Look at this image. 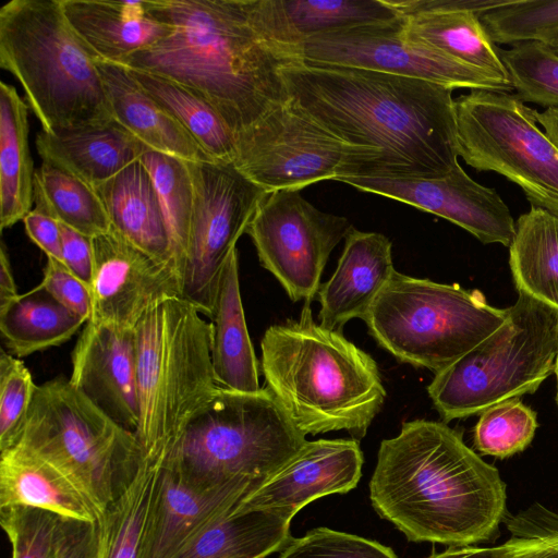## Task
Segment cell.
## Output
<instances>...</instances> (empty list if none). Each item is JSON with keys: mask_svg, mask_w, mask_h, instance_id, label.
Listing matches in <instances>:
<instances>
[{"mask_svg": "<svg viewBox=\"0 0 558 558\" xmlns=\"http://www.w3.org/2000/svg\"><path fill=\"white\" fill-rule=\"evenodd\" d=\"M288 101L343 142L377 150L383 175L439 178L457 163L453 89L365 69L281 70Z\"/></svg>", "mask_w": 558, "mask_h": 558, "instance_id": "obj_1", "label": "cell"}, {"mask_svg": "<svg viewBox=\"0 0 558 558\" xmlns=\"http://www.w3.org/2000/svg\"><path fill=\"white\" fill-rule=\"evenodd\" d=\"M369 498L409 541L460 547L496 534L507 494L498 470L460 433L445 422L417 418L380 442Z\"/></svg>", "mask_w": 558, "mask_h": 558, "instance_id": "obj_2", "label": "cell"}, {"mask_svg": "<svg viewBox=\"0 0 558 558\" xmlns=\"http://www.w3.org/2000/svg\"><path fill=\"white\" fill-rule=\"evenodd\" d=\"M172 33L122 62L205 98L235 135L288 101L283 66L295 63L256 27L248 0H146Z\"/></svg>", "mask_w": 558, "mask_h": 558, "instance_id": "obj_3", "label": "cell"}, {"mask_svg": "<svg viewBox=\"0 0 558 558\" xmlns=\"http://www.w3.org/2000/svg\"><path fill=\"white\" fill-rule=\"evenodd\" d=\"M267 387L293 426L306 435L345 430L363 438L386 398L375 360L313 318L270 326L260 341Z\"/></svg>", "mask_w": 558, "mask_h": 558, "instance_id": "obj_4", "label": "cell"}, {"mask_svg": "<svg viewBox=\"0 0 558 558\" xmlns=\"http://www.w3.org/2000/svg\"><path fill=\"white\" fill-rule=\"evenodd\" d=\"M97 59L70 26L61 0H11L0 9V66L21 84L41 130L114 121Z\"/></svg>", "mask_w": 558, "mask_h": 558, "instance_id": "obj_5", "label": "cell"}, {"mask_svg": "<svg viewBox=\"0 0 558 558\" xmlns=\"http://www.w3.org/2000/svg\"><path fill=\"white\" fill-rule=\"evenodd\" d=\"M181 296L150 307L134 328L143 459L165 462L192 416L218 385L211 365V327Z\"/></svg>", "mask_w": 558, "mask_h": 558, "instance_id": "obj_6", "label": "cell"}, {"mask_svg": "<svg viewBox=\"0 0 558 558\" xmlns=\"http://www.w3.org/2000/svg\"><path fill=\"white\" fill-rule=\"evenodd\" d=\"M305 442L268 388L218 387L192 416L165 465L198 484H235L253 493Z\"/></svg>", "mask_w": 558, "mask_h": 558, "instance_id": "obj_7", "label": "cell"}, {"mask_svg": "<svg viewBox=\"0 0 558 558\" xmlns=\"http://www.w3.org/2000/svg\"><path fill=\"white\" fill-rule=\"evenodd\" d=\"M507 320L484 341L436 373L427 387L445 423L481 414L534 393L555 369L558 310L518 292Z\"/></svg>", "mask_w": 558, "mask_h": 558, "instance_id": "obj_8", "label": "cell"}, {"mask_svg": "<svg viewBox=\"0 0 558 558\" xmlns=\"http://www.w3.org/2000/svg\"><path fill=\"white\" fill-rule=\"evenodd\" d=\"M363 320L377 343L402 363L435 374L507 320L484 294L395 271Z\"/></svg>", "mask_w": 558, "mask_h": 558, "instance_id": "obj_9", "label": "cell"}, {"mask_svg": "<svg viewBox=\"0 0 558 558\" xmlns=\"http://www.w3.org/2000/svg\"><path fill=\"white\" fill-rule=\"evenodd\" d=\"M16 444L76 482L99 519L142 459L135 434L116 423L65 378L37 386Z\"/></svg>", "mask_w": 558, "mask_h": 558, "instance_id": "obj_10", "label": "cell"}, {"mask_svg": "<svg viewBox=\"0 0 558 558\" xmlns=\"http://www.w3.org/2000/svg\"><path fill=\"white\" fill-rule=\"evenodd\" d=\"M514 94L475 89L454 99L459 156L521 187L532 207L558 216V150Z\"/></svg>", "mask_w": 558, "mask_h": 558, "instance_id": "obj_11", "label": "cell"}, {"mask_svg": "<svg viewBox=\"0 0 558 558\" xmlns=\"http://www.w3.org/2000/svg\"><path fill=\"white\" fill-rule=\"evenodd\" d=\"M233 165L266 193L323 181L381 177V155L348 144L289 101L234 135Z\"/></svg>", "mask_w": 558, "mask_h": 558, "instance_id": "obj_12", "label": "cell"}, {"mask_svg": "<svg viewBox=\"0 0 558 558\" xmlns=\"http://www.w3.org/2000/svg\"><path fill=\"white\" fill-rule=\"evenodd\" d=\"M186 162L194 186V215L181 298L209 318L222 268L267 193L233 162Z\"/></svg>", "mask_w": 558, "mask_h": 558, "instance_id": "obj_13", "label": "cell"}, {"mask_svg": "<svg viewBox=\"0 0 558 558\" xmlns=\"http://www.w3.org/2000/svg\"><path fill=\"white\" fill-rule=\"evenodd\" d=\"M352 229L345 217L319 210L300 191L280 190L264 196L245 233L289 298L311 303L330 253Z\"/></svg>", "mask_w": 558, "mask_h": 558, "instance_id": "obj_14", "label": "cell"}, {"mask_svg": "<svg viewBox=\"0 0 558 558\" xmlns=\"http://www.w3.org/2000/svg\"><path fill=\"white\" fill-rule=\"evenodd\" d=\"M292 57L310 65L365 69L420 78L452 89L513 90L509 81L410 43L403 33V16L391 23L308 38L294 47Z\"/></svg>", "mask_w": 558, "mask_h": 558, "instance_id": "obj_15", "label": "cell"}, {"mask_svg": "<svg viewBox=\"0 0 558 558\" xmlns=\"http://www.w3.org/2000/svg\"><path fill=\"white\" fill-rule=\"evenodd\" d=\"M338 181L447 219L484 244L509 247L514 238L515 221L500 195L470 178L459 162L439 178L350 177Z\"/></svg>", "mask_w": 558, "mask_h": 558, "instance_id": "obj_16", "label": "cell"}, {"mask_svg": "<svg viewBox=\"0 0 558 558\" xmlns=\"http://www.w3.org/2000/svg\"><path fill=\"white\" fill-rule=\"evenodd\" d=\"M93 247L89 320L134 329L150 307L181 296V281L172 266L140 250L114 228L94 236Z\"/></svg>", "mask_w": 558, "mask_h": 558, "instance_id": "obj_17", "label": "cell"}, {"mask_svg": "<svg viewBox=\"0 0 558 558\" xmlns=\"http://www.w3.org/2000/svg\"><path fill=\"white\" fill-rule=\"evenodd\" d=\"M71 360L70 383L116 423L135 433L140 405L134 329L88 320Z\"/></svg>", "mask_w": 558, "mask_h": 558, "instance_id": "obj_18", "label": "cell"}, {"mask_svg": "<svg viewBox=\"0 0 558 558\" xmlns=\"http://www.w3.org/2000/svg\"><path fill=\"white\" fill-rule=\"evenodd\" d=\"M363 461L357 439L306 440L282 468L235 510L278 509L294 517L317 498L344 494L354 488L362 475Z\"/></svg>", "mask_w": 558, "mask_h": 558, "instance_id": "obj_19", "label": "cell"}, {"mask_svg": "<svg viewBox=\"0 0 558 558\" xmlns=\"http://www.w3.org/2000/svg\"><path fill=\"white\" fill-rule=\"evenodd\" d=\"M251 494L248 488L235 484H198L163 464L141 558H172Z\"/></svg>", "mask_w": 558, "mask_h": 558, "instance_id": "obj_20", "label": "cell"}, {"mask_svg": "<svg viewBox=\"0 0 558 558\" xmlns=\"http://www.w3.org/2000/svg\"><path fill=\"white\" fill-rule=\"evenodd\" d=\"M390 240L378 232L352 229L332 276L318 289L319 324L341 330L363 319L396 271Z\"/></svg>", "mask_w": 558, "mask_h": 558, "instance_id": "obj_21", "label": "cell"}, {"mask_svg": "<svg viewBox=\"0 0 558 558\" xmlns=\"http://www.w3.org/2000/svg\"><path fill=\"white\" fill-rule=\"evenodd\" d=\"M248 3L257 29L294 62L292 50L303 40L363 25L391 23L402 16L388 0H248Z\"/></svg>", "mask_w": 558, "mask_h": 558, "instance_id": "obj_22", "label": "cell"}, {"mask_svg": "<svg viewBox=\"0 0 558 558\" xmlns=\"http://www.w3.org/2000/svg\"><path fill=\"white\" fill-rule=\"evenodd\" d=\"M61 5L72 29L101 62L120 63L173 31L149 13L146 0H61Z\"/></svg>", "mask_w": 558, "mask_h": 558, "instance_id": "obj_23", "label": "cell"}, {"mask_svg": "<svg viewBox=\"0 0 558 558\" xmlns=\"http://www.w3.org/2000/svg\"><path fill=\"white\" fill-rule=\"evenodd\" d=\"M31 507L61 518L96 523L99 513L59 468L22 445L1 451L0 509Z\"/></svg>", "mask_w": 558, "mask_h": 558, "instance_id": "obj_24", "label": "cell"}, {"mask_svg": "<svg viewBox=\"0 0 558 558\" xmlns=\"http://www.w3.org/2000/svg\"><path fill=\"white\" fill-rule=\"evenodd\" d=\"M113 118L147 148L186 161L213 159L182 126L120 64L97 61Z\"/></svg>", "mask_w": 558, "mask_h": 558, "instance_id": "obj_25", "label": "cell"}, {"mask_svg": "<svg viewBox=\"0 0 558 558\" xmlns=\"http://www.w3.org/2000/svg\"><path fill=\"white\" fill-rule=\"evenodd\" d=\"M209 319L211 365L218 387L239 392L259 391L258 363L240 292L236 247L222 268Z\"/></svg>", "mask_w": 558, "mask_h": 558, "instance_id": "obj_26", "label": "cell"}, {"mask_svg": "<svg viewBox=\"0 0 558 558\" xmlns=\"http://www.w3.org/2000/svg\"><path fill=\"white\" fill-rule=\"evenodd\" d=\"M94 190L112 228L140 250L172 266L159 196L150 173L140 159Z\"/></svg>", "mask_w": 558, "mask_h": 558, "instance_id": "obj_27", "label": "cell"}, {"mask_svg": "<svg viewBox=\"0 0 558 558\" xmlns=\"http://www.w3.org/2000/svg\"><path fill=\"white\" fill-rule=\"evenodd\" d=\"M35 144L41 160L60 165L93 189L149 149L116 120L102 126L58 134L41 130Z\"/></svg>", "mask_w": 558, "mask_h": 558, "instance_id": "obj_28", "label": "cell"}, {"mask_svg": "<svg viewBox=\"0 0 558 558\" xmlns=\"http://www.w3.org/2000/svg\"><path fill=\"white\" fill-rule=\"evenodd\" d=\"M292 519L278 509L234 510L201 531L172 558H266L292 539Z\"/></svg>", "mask_w": 558, "mask_h": 558, "instance_id": "obj_29", "label": "cell"}, {"mask_svg": "<svg viewBox=\"0 0 558 558\" xmlns=\"http://www.w3.org/2000/svg\"><path fill=\"white\" fill-rule=\"evenodd\" d=\"M28 106L14 86L0 83V229L33 209L35 172L28 144Z\"/></svg>", "mask_w": 558, "mask_h": 558, "instance_id": "obj_30", "label": "cell"}, {"mask_svg": "<svg viewBox=\"0 0 558 558\" xmlns=\"http://www.w3.org/2000/svg\"><path fill=\"white\" fill-rule=\"evenodd\" d=\"M403 33L414 45L509 81L499 47L474 12L428 11L405 15Z\"/></svg>", "mask_w": 558, "mask_h": 558, "instance_id": "obj_31", "label": "cell"}, {"mask_svg": "<svg viewBox=\"0 0 558 558\" xmlns=\"http://www.w3.org/2000/svg\"><path fill=\"white\" fill-rule=\"evenodd\" d=\"M165 462L140 464L97 522L96 558H141Z\"/></svg>", "mask_w": 558, "mask_h": 558, "instance_id": "obj_32", "label": "cell"}, {"mask_svg": "<svg viewBox=\"0 0 558 558\" xmlns=\"http://www.w3.org/2000/svg\"><path fill=\"white\" fill-rule=\"evenodd\" d=\"M509 265L518 292L558 310V216L532 206L520 215Z\"/></svg>", "mask_w": 558, "mask_h": 558, "instance_id": "obj_33", "label": "cell"}, {"mask_svg": "<svg viewBox=\"0 0 558 558\" xmlns=\"http://www.w3.org/2000/svg\"><path fill=\"white\" fill-rule=\"evenodd\" d=\"M86 322L38 286L0 307V332L8 352L16 357L58 347Z\"/></svg>", "mask_w": 558, "mask_h": 558, "instance_id": "obj_34", "label": "cell"}, {"mask_svg": "<svg viewBox=\"0 0 558 558\" xmlns=\"http://www.w3.org/2000/svg\"><path fill=\"white\" fill-rule=\"evenodd\" d=\"M126 69L143 89L168 110L213 159L233 162L234 134L205 98L168 77Z\"/></svg>", "mask_w": 558, "mask_h": 558, "instance_id": "obj_35", "label": "cell"}, {"mask_svg": "<svg viewBox=\"0 0 558 558\" xmlns=\"http://www.w3.org/2000/svg\"><path fill=\"white\" fill-rule=\"evenodd\" d=\"M35 206L59 222L94 238L111 228L107 211L95 190L60 165L41 160L35 172Z\"/></svg>", "mask_w": 558, "mask_h": 558, "instance_id": "obj_36", "label": "cell"}, {"mask_svg": "<svg viewBox=\"0 0 558 558\" xmlns=\"http://www.w3.org/2000/svg\"><path fill=\"white\" fill-rule=\"evenodd\" d=\"M140 160L156 186L168 230L171 263L181 281L194 215V186L187 162L150 149Z\"/></svg>", "mask_w": 558, "mask_h": 558, "instance_id": "obj_37", "label": "cell"}, {"mask_svg": "<svg viewBox=\"0 0 558 558\" xmlns=\"http://www.w3.org/2000/svg\"><path fill=\"white\" fill-rule=\"evenodd\" d=\"M478 17L495 45L558 38V0H507Z\"/></svg>", "mask_w": 558, "mask_h": 558, "instance_id": "obj_38", "label": "cell"}, {"mask_svg": "<svg viewBox=\"0 0 558 558\" xmlns=\"http://www.w3.org/2000/svg\"><path fill=\"white\" fill-rule=\"evenodd\" d=\"M498 53L522 102L558 107V56L535 41L499 48Z\"/></svg>", "mask_w": 558, "mask_h": 558, "instance_id": "obj_39", "label": "cell"}, {"mask_svg": "<svg viewBox=\"0 0 558 558\" xmlns=\"http://www.w3.org/2000/svg\"><path fill=\"white\" fill-rule=\"evenodd\" d=\"M536 428L535 412L519 399H510L481 413L474 427V447L483 454L508 458L531 444Z\"/></svg>", "mask_w": 558, "mask_h": 558, "instance_id": "obj_40", "label": "cell"}, {"mask_svg": "<svg viewBox=\"0 0 558 558\" xmlns=\"http://www.w3.org/2000/svg\"><path fill=\"white\" fill-rule=\"evenodd\" d=\"M63 518L37 508L0 509V523L12 558H53Z\"/></svg>", "mask_w": 558, "mask_h": 558, "instance_id": "obj_41", "label": "cell"}, {"mask_svg": "<svg viewBox=\"0 0 558 558\" xmlns=\"http://www.w3.org/2000/svg\"><path fill=\"white\" fill-rule=\"evenodd\" d=\"M37 385L19 357L0 353V451L13 447L32 404Z\"/></svg>", "mask_w": 558, "mask_h": 558, "instance_id": "obj_42", "label": "cell"}, {"mask_svg": "<svg viewBox=\"0 0 558 558\" xmlns=\"http://www.w3.org/2000/svg\"><path fill=\"white\" fill-rule=\"evenodd\" d=\"M278 558H398L390 547L347 532L317 527L294 538Z\"/></svg>", "mask_w": 558, "mask_h": 558, "instance_id": "obj_43", "label": "cell"}, {"mask_svg": "<svg viewBox=\"0 0 558 558\" xmlns=\"http://www.w3.org/2000/svg\"><path fill=\"white\" fill-rule=\"evenodd\" d=\"M515 543L505 558H558V514L533 506L508 522Z\"/></svg>", "mask_w": 558, "mask_h": 558, "instance_id": "obj_44", "label": "cell"}, {"mask_svg": "<svg viewBox=\"0 0 558 558\" xmlns=\"http://www.w3.org/2000/svg\"><path fill=\"white\" fill-rule=\"evenodd\" d=\"M38 287L86 323L92 318L93 295L90 288L59 260L47 257L43 279Z\"/></svg>", "mask_w": 558, "mask_h": 558, "instance_id": "obj_45", "label": "cell"}, {"mask_svg": "<svg viewBox=\"0 0 558 558\" xmlns=\"http://www.w3.org/2000/svg\"><path fill=\"white\" fill-rule=\"evenodd\" d=\"M63 265L92 290L95 268L93 238L59 222Z\"/></svg>", "mask_w": 558, "mask_h": 558, "instance_id": "obj_46", "label": "cell"}, {"mask_svg": "<svg viewBox=\"0 0 558 558\" xmlns=\"http://www.w3.org/2000/svg\"><path fill=\"white\" fill-rule=\"evenodd\" d=\"M97 522L63 518L53 558H96Z\"/></svg>", "mask_w": 558, "mask_h": 558, "instance_id": "obj_47", "label": "cell"}, {"mask_svg": "<svg viewBox=\"0 0 558 558\" xmlns=\"http://www.w3.org/2000/svg\"><path fill=\"white\" fill-rule=\"evenodd\" d=\"M28 238L47 255L63 264L59 221L35 206L22 220Z\"/></svg>", "mask_w": 558, "mask_h": 558, "instance_id": "obj_48", "label": "cell"}, {"mask_svg": "<svg viewBox=\"0 0 558 558\" xmlns=\"http://www.w3.org/2000/svg\"><path fill=\"white\" fill-rule=\"evenodd\" d=\"M388 2L405 16L428 11H471L484 13L507 2V0H388Z\"/></svg>", "mask_w": 558, "mask_h": 558, "instance_id": "obj_49", "label": "cell"}, {"mask_svg": "<svg viewBox=\"0 0 558 558\" xmlns=\"http://www.w3.org/2000/svg\"><path fill=\"white\" fill-rule=\"evenodd\" d=\"M515 537L511 533L508 541L494 547H478L474 545L454 547L451 546L445 551L433 553L427 558H505L512 549Z\"/></svg>", "mask_w": 558, "mask_h": 558, "instance_id": "obj_50", "label": "cell"}, {"mask_svg": "<svg viewBox=\"0 0 558 558\" xmlns=\"http://www.w3.org/2000/svg\"><path fill=\"white\" fill-rule=\"evenodd\" d=\"M19 295L9 255L4 244L2 243L0 248V307L8 305Z\"/></svg>", "mask_w": 558, "mask_h": 558, "instance_id": "obj_51", "label": "cell"}, {"mask_svg": "<svg viewBox=\"0 0 558 558\" xmlns=\"http://www.w3.org/2000/svg\"><path fill=\"white\" fill-rule=\"evenodd\" d=\"M534 117L543 126L545 136L558 150V107L547 108L543 112L535 110Z\"/></svg>", "mask_w": 558, "mask_h": 558, "instance_id": "obj_52", "label": "cell"}, {"mask_svg": "<svg viewBox=\"0 0 558 558\" xmlns=\"http://www.w3.org/2000/svg\"><path fill=\"white\" fill-rule=\"evenodd\" d=\"M549 50H551L556 56H558V38L544 44Z\"/></svg>", "mask_w": 558, "mask_h": 558, "instance_id": "obj_53", "label": "cell"}, {"mask_svg": "<svg viewBox=\"0 0 558 558\" xmlns=\"http://www.w3.org/2000/svg\"><path fill=\"white\" fill-rule=\"evenodd\" d=\"M554 373L556 374V379H557V395H556V401H557V404H558V354H557L556 362H555V369H554Z\"/></svg>", "mask_w": 558, "mask_h": 558, "instance_id": "obj_54", "label": "cell"}]
</instances>
